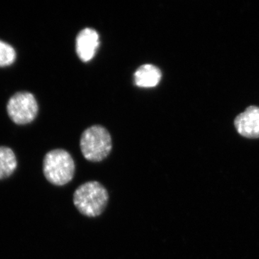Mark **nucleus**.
Returning <instances> with one entry per match:
<instances>
[{
    "label": "nucleus",
    "instance_id": "1a4fd4ad",
    "mask_svg": "<svg viewBox=\"0 0 259 259\" xmlns=\"http://www.w3.org/2000/svg\"><path fill=\"white\" fill-rule=\"evenodd\" d=\"M16 57V51L14 48L0 40V67L13 64Z\"/></svg>",
    "mask_w": 259,
    "mask_h": 259
},
{
    "label": "nucleus",
    "instance_id": "6e6552de",
    "mask_svg": "<svg viewBox=\"0 0 259 259\" xmlns=\"http://www.w3.org/2000/svg\"><path fill=\"white\" fill-rule=\"evenodd\" d=\"M18 166L16 156L11 148L0 146V180L8 178Z\"/></svg>",
    "mask_w": 259,
    "mask_h": 259
},
{
    "label": "nucleus",
    "instance_id": "423d86ee",
    "mask_svg": "<svg viewBox=\"0 0 259 259\" xmlns=\"http://www.w3.org/2000/svg\"><path fill=\"white\" fill-rule=\"evenodd\" d=\"M235 126L241 136L249 139L259 138V107L250 106L237 116Z\"/></svg>",
    "mask_w": 259,
    "mask_h": 259
},
{
    "label": "nucleus",
    "instance_id": "20e7f679",
    "mask_svg": "<svg viewBox=\"0 0 259 259\" xmlns=\"http://www.w3.org/2000/svg\"><path fill=\"white\" fill-rule=\"evenodd\" d=\"M7 110L15 123L25 125L35 120L38 106L32 94L28 92H20L10 99Z\"/></svg>",
    "mask_w": 259,
    "mask_h": 259
},
{
    "label": "nucleus",
    "instance_id": "0eeeda50",
    "mask_svg": "<svg viewBox=\"0 0 259 259\" xmlns=\"http://www.w3.org/2000/svg\"><path fill=\"white\" fill-rule=\"evenodd\" d=\"M161 71L157 66L145 64L140 66L134 74V81L140 88H150L157 86L161 79Z\"/></svg>",
    "mask_w": 259,
    "mask_h": 259
},
{
    "label": "nucleus",
    "instance_id": "f257e3e1",
    "mask_svg": "<svg viewBox=\"0 0 259 259\" xmlns=\"http://www.w3.org/2000/svg\"><path fill=\"white\" fill-rule=\"evenodd\" d=\"M73 202L81 214L88 218H96L106 208L109 193L100 182L90 181L75 190Z\"/></svg>",
    "mask_w": 259,
    "mask_h": 259
},
{
    "label": "nucleus",
    "instance_id": "f03ea898",
    "mask_svg": "<svg viewBox=\"0 0 259 259\" xmlns=\"http://www.w3.org/2000/svg\"><path fill=\"white\" fill-rule=\"evenodd\" d=\"M75 163L70 153L64 149L49 151L42 162V172L48 182L55 186H64L74 179Z\"/></svg>",
    "mask_w": 259,
    "mask_h": 259
},
{
    "label": "nucleus",
    "instance_id": "39448f33",
    "mask_svg": "<svg viewBox=\"0 0 259 259\" xmlns=\"http://www.w3.org/2000/svg\"><path fill=\"white\" fill-rule=\"evenodd\" d=\"M100 44V36L93 28H84L76 37V54L80 60L88 62L93 59Z\"/></svg>",
    "mask_w": 259,
    "mask_h": 259
},
{
    "label": "nucleus",
    "instance_id": "7ed1b4c3",
    "mask_svg": "<svg viewBox=\"0 0 259 259\" xmlns=\"http://www.w3.org/2000/svg\"><path fill=\"white\" fill-rule=\"evenodd\" d=\"M80 148L83 157L88 161H103L111 152L112 143L110 133L101 125L89 127L81 135Z\"/></svg>",
    "mask_w": 259,
    "mask_h": 259
}]
</instances>
